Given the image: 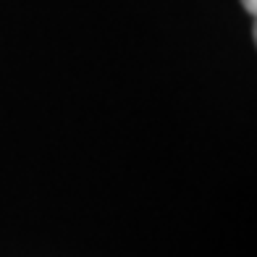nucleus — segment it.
<instances>
[{
  "mask_svg": "<svg viewBox=\"0 0 257 257\" xmlns=\"http://www.w3.org/2000/svg\"><path fill=\"white\" fill-rule=\"evenodd\" d=\"M241 3H244V8H247L249 14H254V11H257V0H241Z\"/></svg>",
  "mask_w": 257,
  "mask_h": 257,
  "instance_id": "f257e3e1",
  "label": "nucleus"
}]
</instances>
